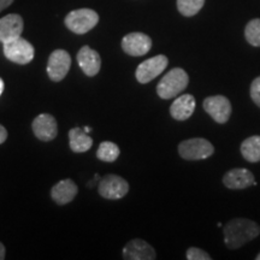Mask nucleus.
Returning a JSON list of instances; mask_svg holds the SVG:
<instances>
[{"label": "nucleus", "mask_w": 260, "mask_h": 260, "mask_svg": "<svg viewBox=\"0 0 260 260\" xmlns=\"http://www.w3.org/2000/svg\"><path fill=\"white\" fill-rule=\"evenodd\" d=\"M251 98L255 105L260 107V77H256L251 84Z\"/></svg>", "instance_id": "24"}, {"label": "nucleus", "mask_w": 260, "mask_h": 260, "mask_svg": "<svg viewBox=\"0 0 260 260\" xmlns=\"http://www.w3.org/2000/svg\"><path fill=\"white\" fill-rule=\"evenodd\" d=\"M5 255H6L5 246L3 245L2 242H0V260H4L5 259Z\"/></svg>", "instance_id": "27"}, {"label": "nucleus", "mask_w": 260, "mask_h": 260, "mask_svg": "<svg viewBox=\"0 0 260 260\" xmlns=\"http://www.w3.org/2000/svg\"><path fill=\"white\" fill-rule=\"evenodd\" d=\"M69 145L75 153H83L93 146V139L83 129L73 128L69 132Z\"/></svg>", "instance_id": "18"}, {"label": "nucleus", "mask_w": 260, "mask_h": 260, "mask_svg": "<svg viewBox=\"0 0 260 260\" xmlns=\"http://www.w3.org/2000/svg\"><path fill=\"white\" fill-rule=\"evenodd\" d=\"M241 154L251 162L260 161V136H251L241 144Z\"/></svg>", "instance_id": "19"}, {"label": "nucleus", "mask_w": 260, "mask_h": 260, "mask_svg": "<svg viewBox=\"0 0 260 260\" xmlns=\"http://www.w3.org/2000/svg\"><path fill=\"white\" fill-rule=\"evenodd\" d=\"M77 63L87 76L93 77L98 75L102 68V58L99 53L89 46H83L77 53Z\"/></svg>", "instance_id": "14"}, {"label": "nucleus", "mask_w": 260, "mask_h": 260, "mask_svg": "<svg viewBox=\"0 0 260 260\" xmlns=\"http://www.w3.org/2000/svg\"><path fill=\"white\" fill-rule=\"evenodd\" d=\"M23 27V18L17 14H10L0 18V42L4 44L10 39L21 37Z\"/></svg>", "instance_id": "15"}, {"label": "nucleus", "mask_w": 260, "mask_h": 260, "mask_svg": "<svg viewBox=\"0 0 260 260\" xmlns=\"http://www.w3.org/2000/svg\"><path fill=\"white\" fill-rule=\"evenodd\" d=\"M71 67V57L67 51L56 50L51 53L47 63V75L53 82L65 79Z\"/></svg>", "instance_id": "8"}, {"label": "nucleus", "mask_w": 260, "mask_h": 260, "mask_svg": "<svg viewBox=\"0 0 260 260\" xmlns=\"http://www.w3.org/2000/svg\"><path fill=\"white\" fill-rule=\"evenodd\" d=\"M205 0H177V9L186 17L195 16L203 9Z\"/></svg>", "instance_id": "21"}, {"label": "nucleus", "mask_w": 260, "mask_h": 260, "mask_svg": "<svg viewBox=\"0 0 260 260\" xmlns=\"http://www.w3.org/2000/svg\"><path fill=\"white\" fill-rule=\"evenodd\" d=\"M168 58L162 54L149 58V59L142 61L136 69L135 76L140 83L146 84L159 76L168 67Z\"/></svg>", "instance_id": "7"}, {"label": "nucleus", "mask_w": 260, "mask_h": 260, "mask_svg": "<svg viewBox=\"0 0 260 260\" xmlns=\"http://www.w3.org/2000/svg\"><path fill=\"white\" fill-rule=\"evenodd\" d=\"M6 139H8V130L5 129V126L0 124V145L4 144Z\"/></svg>", "instance_id": "25"}, {"label": "nucleus", "mask_w": 260, "mask_h": 260, "mask_svg": "<svg viewBox=\"0 0 260 260\" xmlns=\"http://www.w3.org/2000/svg\"><path fill=\"white\" fill-rule=\"evenodd\" d=\"M188 260H211V255L198 247H190L187 251Z\"/></svg>", "instance_id": "23"}, {"label": "nucleus", "mask_w": 260, "mask_h": 260, "mask_svg": "<svg viewBox=\"0 0 260 260\" xmlns=\"http://www.w3.org/2000/svg\"><path fill=\"white\" fill-rule=\"evenodd\" d=\"M254 175L243 168H236L228 171L223 177L224 186L229 189H246L254 184Z\"/></svg>", "instance_id": "13"}, {"label": "nucleus", "mask_w": 260, "mask_h": 260, "mask_svg": "<svg viewBox=\"0 0 260 260\" xmlns=\"http://www.w3.org/2000/svg\"><path fill=\"white\" fill-rule=\"evenodd\" d=\"M4 54L12 63L25 65L34 59L35 50L30 42L17 37L4 42Z\"/></svg>", "instance_id": "4"}, {"label": "nucleus", "mask_w": 260, "mask_h": 260, "mask_svg": "<svg viewBox=\"0 0 260 260\" xmlns=\"http://www.w3.org/2000/svg\"><path fill=\"white\" fill-rule=\"evenodd\" d=\"M3 90H4V81L0 79V95H2Z\"/></svg>", "instance_id": "28"}, {"label": "nucleus", "mask_w": 260, "mask_h": 260, "mask_svg": "<svg viewBox=\"0 0 260 260\" xmlns=\"http://www.w3.org/2000/svg\"><path fill=\"white\" fill-rule=\"evenodd\" d=\"M189 76L181 68H174L164 75L157 86V93L161 99H172L187 88Z\"/></svg>", "instance_id": "2"}, {"label": "nucleus", "mask_w": 260, "mask_h": 260, "mask_svg": "<svg viewBox=\"0 0 260 260\" xmlns=\"http://www.w3.org/2000/svg\"><path fill=\"white\" fill-rule=\"evenodd\" d=\"M98 190L105 199L118 200L128 194L129 183L118 175H106L99 182Z\"/></svg>", "instance_id": "6"}, {"label": "nucleus", "mask_w": 260, "mask_h": 260, "mask_svg": "<svg viewBox=\"0 0 260 260\" xmlns=\"http://www.w3.org/2000/svg\"><path fill=\"white\" fill-rule=\"evenodd\" d=\"M99 22V15L92 9H79L69 12L64 23L70 31L75 34H86L92 30Z\"/></svg>", "instance_id": "3"}, {"label": "nucleus", "mask_w": 260, "mask_h": 260, "mask_svg": "<svg viewBox=\"0 0 260 260\" xmlns=\"http://www.w3.org/2000/svg\"><path fill=\"white\" fill-rule=\"evenodd\" d=\"M245 37L252 46L260 47V18L252 19L245 29Z\"/></svg>", "instance_id": "22"}, {"label": "nucleus", "mask_w": 260, "mask_h": 260, "mask_svg": "<svg viewBox=\"0 0 260 260\" xmlns=\"http://www.w3.org/2000/svg\"><path fill=\"white\" fill-rule=\"evenodd\" d=\"M83 130H84V132H86V133H87V134H88V133H89V132H90V130H92V129H90V126H86V128H84Z\"/></svg>", "instance_id": "29"}, {"label": "nucleus", "mask_w": 260, "mask_h": 260, "mask_svg": "<svg viewBox=\"0 0 260 260\" xmlns=\"http://www.w3.org/2000/svg\"><path fill=\"white\" fill-rule=\"evenodd\" d=\"M204 109L219 124L226 123L232 115V104L224 95L206 98L204 100Z\"/></svg>", "instance_id": "9"}, {"label": "nucleus", "mask_w": 260, "mask_h": 260, "mask_svg": "<svg viewBox=\"0 0 260 260\" xmlns=\"http://www.w3.org/2000/svg\"><path fill=\"white\" fill-rule=\"evenodd\" d=\"M79 193L76 183L70 178H65L54 184L51 189V198L57 205H67L73 201Z\"/></svg>", "instance_id": "16"}, {"label": "nucleus", "mask_w": 260, "mask_h": 260, "mask_svg": "<svg viewBox=\"0 0 260 260\" xmlns=\"http://www.w3.org/2000/svg\"><path fill=\"white\" fill-rule=\"evenodd\" d=\"M152 40L144 32H130L122 39V50L133 57H141L148 53Z\"/></svg>", "instance_id": "10"}, {"label": "nucleus", "mask_w": 260, "mask_h": 260, "mask_svg": "<svg viewBox=\"0 0 260 260\" xmlns=\"http://www.w3.org/2000/svg\"><path fill=\"white\" fill-rule=\"evenodd\" d=\"M12 3H14V0H0V12L4 11L5 9H8Z\"/></svg>", "instance_id": "26"}, {"label": "nucleus", "mask_w": 260, "mask_h": 260, "mask_svg": "<svg viewBox=\"0 0 260 260\" xmlns=\"http://www.w3.org/2000/svg\"><path fill=\"white\" fill-rule=\"evenodd\" d=\"M123 258L126 260H154L157 258V253L148 242L135 239L124 246Z\"/></svg>", "instance_id": "12"}, {"label": "nucleus", "mask_w": 260, "mask_h": 260, "mask_svg": "<svg viewBox=\"0 0 260 260\" xmlns=\"http://www.w3.org/2000/svg\"><path fill=\"white\" fill-rule=\"evenodd\" d=\"M195 110V98L190 94L178 96L170 106V115L176 121H186Z\"/></svg>", "instance_id": "17"}, {"label": "nucleus", "mask_w": 260, "mask_h": 260, "mask_svg": "<svg viewBox=\"0 0 260 260\" xmlns=\"http://www.w3.org/2000/svg\"><path fill=\"white\" fill-rule=\"evenodd\" d=\"M119 147L115 142L111 141H104L99 145V148L96 151V158L102 161L112 162L119 157Z\"/></svg>", "instance_id": "20"}, {"label": "nucleus", "mask_w": 260, "mask_h": 260, "mask_svg": "<svg viewBox=\"0 0 260 260\" xmlns=\"http://www.w3.org/2000/svg\"><path fill=\"white\" fill-rule=\"evenodd\" d=\"M178 153L186 160H203L214 153V147L206 139H188L178 145Z\"/></svg>", "instance_id": "5"}, {"label": "nucleus", "mask_w": 260, "mask_h": 260, "mask_svg": "<svg viewBox=\"0 0 260 260\" xmlns=\"http://www.w3.org/2000/svg\"><path fill=\"white\" fill-rule=\"evenodd\" d=\"M34 135L41 141H52L57 138L58 124L56 118L50 113H41L31 123Z\"/></svg>", "instance_id": "11"}, {"label": "nucleus", "mask_w": 260, "mask_h": 260, "mask_svg": "<svg viewBox=\"0 0 260 260\" xmlns=\"http://www.w3.org/2000/svg\"><path fill=\"white\" fill-rule=\"evenodd\" d=\"M260 234V226L247 218H235L224 226V242L229 249H237L254 240Z\"/></svg>", "instance_id": "1"}, {"label": "nucleus", "mask_w": 260, "mask_h": 260, "mask_svg": "<svg viewBox=\"0 0 260 260\" xmlns=\"http://www.w3.org/2000/svg\"><path fill=\"white\" fill-rule=\"evenodd\" d=\"M255 259H256V260H260V253H259V254H258V255H256V256H255Z\"/></svg>", "instance_id": "30"}]
</instances>
